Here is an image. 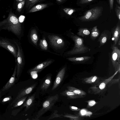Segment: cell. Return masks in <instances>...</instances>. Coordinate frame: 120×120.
<instances>
[{
  "instance_id": "6da1fadb",
  "label": "cell",
  "mask_w": 120,
  "mask_h": 120,
  "mask_svg": "<svg viewBox=\"0 0 120 120\" xmlns=\"http://www.w3.org/2000/svg\"><path fill=\"white\" fill-rule=\"evenodd\" d=\"M2 30H7L19 38L22 34V24L16 15L11 8L9 10L7 17L0 21V31Z\"/></svg>"
},
{
  "instance_id": "7a4b0ae2",
  "label": "cell",
  "mask_w": 120,
  "mask_h": 120,
  "mask_svg": "<svg viewBox=\"0 0 120 120\" xmlns=\"http://www.w3.org/2000/svg\"><path fill=\"white\" fill-rule=\"evenodd\" d=\"M71 37L74 41L75 45L73 49L67 52L68 54L72 55L82 54L89 51L90 49L84 44L82 38L74 34L71 35Z\"/></svg>"
},
{
  "instance_id": "3957f363",
  "label": "cell",
  "mask_w": 120,
  "mask_h": 120,
  "mask_svg": "<svg viewBox=\"0 0 120 120\" xmlns=\"http://www.w3.org/2000/svg\"><path fill=\"white\" fill-rule=\"evenodd\" d=\"M59 96L58 94L49 96L43 102L41 108L38 112L35 118L33 120H39V118L47 111L52 109L58 100Z\"/></svg>"
},
{
  "instance_id": "277c9868",
  "label": "cell",
  "mask_w": 120,
  "mask_h": 120,
  "mask_svg": "<svg viewBox=\"0 0 120 120\" xmlns=\"http://www.w3.org/2000/svg\"><path fill=\"white\" fill-rule=\"evenodd\" d=\"M103 10L102 7H95L86 11L83 16L79 18V19L82 22L95 20L102 15Z\"/></svg>"
},
{
  "instance_id": "5b68a950",
  "label": "cell",
  "mask_w": 120,
  "mask_h": 120,
  "mask_svg": "<svg viewBox=\"0 0 120 120\" xmlns=\"http://www.w3.org/2000/svg\"><path fill=\"white\" fill-rule=\"evenodd\" d=\"M16 45L18 52L16 58L17 68L16 75L19 78L22 72L25 64L24 56L21 45L20 42L18 40H13Z\"/></svg>"
},
{
  "instance_id": "8992f818",
  "label": "cell",
  "mask_w": 120,
  "mask_h": 120,
  "mask_svg": "<svg viewBox=\"0 0 120 120\" xmlns=\"http://www.w3.org/2000/svg\"><path fill=\"white\" fill-rule=\"evenodd\" d=\"M0 47L5 49L16 59L18 52L17 46L13 40L0 37Z\"/></svg>"
},
{
  "instance_id": "52a82bcc",
  "label": "cell",
  "mask_w": 120,
  "mask_h": 120,
  "mask_svg": "<svg viewBox=\"0 0 120 120\" xmlns=\"http://www.w3.org/2000/svg\"><path fill=\"white\" fill-rule=\"evenodd\" d=\"M112 51L111 60L115 71L120 70V50L114 44L111 46Z\"/></svg>"
},
{
  "instance_id": "ba28073f",
  "label": "cell",
  "mask_w": 120,
  "mask_h": 120,
  "mask_svg": "<svg viewBox=\"0 0 120 120\" xmlns=\"http://www.w3.org/2000/svg\"><path fill=\"white\" fill-rule=\"evenodd\" d=\"M48 37L50 43L55 48L60 49L64 46V42L61 37L54 35H49Z\"/></svg>"
},
{
  "instance_id": "9c48e42d",
  "label": "cell",
  "mask_w": 120,
  "mask_h": 120,
  "mask_svg": "<svg viewBox=\"0 0 120 120\" xmlns=\"http://www.w3.org/2000/svg\"><path fill=\"white\" fill-rule=\"evenodd\" d=\"M37 85L36 83L34 84L21 90L18 93L15 98L11 103V105H12L19 98L30 94L31 92Z\"/></svg>"
},
{
  "instance_id": "30bf717a",
  "label": "cell",
  "mask_w": 120,
  "mask_h": 120,
  "mask_svg": "<svg viewBox=\"0 0 120 120\" xmlns=\"http://www.w3.org/2000/svg\"><path fill=\"white\" fill-rule=\"evenodd\" d=\"M66 71V67H64L58 72L56 77L52 89V90L56 89L61 83L64 78Z\"/></svg>"
},
{
  "instance_id": "8fae6325",
  "label": "cell",
  "mask_w": 120,
  "mask_h": 120,
  "mask_svg": "<svg viewBox=\"0 0 120 120\" xmlns=\"http://www.w3.org/2000/svg\"><path fill=\"white\" fill-rule=\"evenodd\" d=\"M16 61V59H15V65L13 74L10 79L3 88L2 90V91H4L9 89L15 83L17 68Z\"/></svg>"
},
{
  "instance_id": "7c38bea8",
  "label": "cell",
  "mask_w": 120,
  "mask_h": 120,
  "mask_svg": "<svg viewBox=\"0 0 120 120\" xmlns=\"http://www.w3.org/2000/svg\"><path fill=\"white\" fill-rule=\"evenodd\" d=\"M111 32L108 30H105L101 33L98 40L99 43V47L105 44L111 38Z\"/></svg>"
},
{
  "instance_id": "4fadbf2b",
  "label": "cell",
  "mask_w": 120,
  "mask_h": 120,
  "mask_svg": "<svg viewBox=\"0 0 120 120\" xmlns=\"http://www.w3.org/2000/svg\"><path fill=\"white\" fill-rule=\"evenodd\" d=\"M113 40L114 42V45H116L119 39L120 35V26L118 24L112 30Z\"/></svg>"
},
{
  "instance_id": "5bb4252c",
  "label": "cell",
  "mask_w": 120,
  "mask_h": 120,
  "mask_svg": "<svg viewBox=\"0 0 120 120\" xmlns=\"http://www.w3.org/2000/svg\"><path fill=\"white\" fill-rule=\"evenodd\" d=\"M35 94L34 93L32 95L29 96L27 99L26 100L21 108L25 107V111L28 110L33 105L35 98Z\"/></svg>"
},
{
  "instance_id": "9a60e30c",
  "label": "cell",
  "mask_w": 120,
  "mask_h": 120,
  "mask_svg": "<svg viewBox=\"0 0 120 120\" xmlns=\"http://www.w3.org/2000/svg\"><path fill=\"white\" fill-rule=\"evenodd\" d=\"M52 60H49L44 61L38 64L33 68L30 70V71H41L50 64L52 62Z\"/></svg>"
},
{
  "instance_id": "2e32d148",
  "label": "cell",
  "mask_w": 120,
  "mask_h": 120,
  "mask_svg": "<svg viewBox=\"0 0 120 120\" xmlns=\"http://www.w3.org/2000/svg\"><path fill=\"white\" fill-rule=\"evenodd\" d=\"M60 95L66 97L71 99H75L82 98L81 96L76 94L68 90H66L60 93Z\"/></svg>"
},
{
  "instance_id": "e0dca14e",
  "label": "cell",
  "mask_w": 120,
  "mask_h": 120,
  "mask_svg": "<svg viewBox=\"0 0 120 120\" xmlns=\"http://www.w3.org/2000/svg\"><path fill=\"white\" fill-rule=\"evenodd\" d=\"M91 57L89 56H83L81 57H69L67 59L70 61L75 63H82L85 62L90 60Z\"/></svg>"
},
{
  "instance_id": "ac0fdd59",
  "label": "cell",
  "mask_w": 120,
  "mask_h": 120,
  "mask_svg": "<svg viewBox=\"0 0 120 120\" xmlns=\"http://www.w3.org/2000/svg\"><path fill=\"white\" fill-rule=\"evenodd\" d=\"M51 75L48 76L41 86V88L43 90H46L49 87L51 82Z\"/></svg>"
},
{
  "instance_id": "d6986e66",
  "label": "cell",
  "mask_w": 120,
  "mask_h": 120,
  "mask_svg": "<svg viewBox=\"0 0 120 120\" xmlns=\"http://www.w3.org/2000/svg\"><path fill=\"white\" fill-rule=\"evenodd\" d=\"M68 90L74 92L75 94L79 95L82 97L86 95V93L84 91L77 89L70 86L67 87Z\"/></svg>"
},
{
  "instance_id": "ffe728a7",
  "label": "cell",
  "mask_w": 120,
  "mask_h": 120,
  "mask_svg": "<svg viewBox=\"0 0 120 120\" xmlns=\"http://www.w3.org/2000/svg\"><path fill=\"white\" fill-rule=\"evenodd\" d=\"M47 6L46 4H40L34 6L29 11V13H32L42 10L45 8Z\"/></svg>"
},
{
  "instance_id": "44dd1931",
  "label": "cell",
  "mask_w": 120,
  "mask_h": 120,
  "mask_svg": "<svg viewBox=\"0 0 120 120\" xmlns=\"http://www.w3.org/2000/svg\"><path fill=\"white\" fill-rule=\"evenodd\" d=\"M30 36L32 42L35 45H37L38 39V37L36 29H33L31 30Z\"/></svg>"
},
{
  "instance_id": "7402d4cb",
  "label": "cell",
  "mask_w": 120,
  "mask_h": 120,
  "mask_svg": "<svg viewBox=\"0 0 120 120\" xmlns=\"http://www.w3.org/2000/svg\"><path fill=\"white\" fill-rule=\"evenodd\" d=\"M97 26H96L93 27L91 30L90 38L93 40H94L100 35V31L97 28Z\"/></svg>"
},
{
  "instance_id": "603a6c76",
  "label": "cell",
  "mask_w": 120,
  "mask_h": 120,
  "mask_svg": "<svg viewBox=\"0 0 120 120\" xmlns=\"http://www.w3.org/2000/svg\"><path fill=\"white\" fill-rule=\"evenodd\" d=\"M90 34V31L89 29L87 28H81L78 30L77 33L78 35L82 37H86L89 36Z\"/></svg>"
},
{
  "instance_id": "cb8c5ba5",
  "label": "cell",
  "mask_w": 120,
  "mask_h": 120,
  "mask_svg": "<svg viewBox=\"0 0 120 120\" xmlns=\"http://www.w3.org/2000/svg\"><path fill=\"white\" fill-rule=\"evenodd\" d=\"M40 0H25L26 8L27 10H30L35 4L39 2Z\"/></svg>"
},
{
  "instance_id": "d4e9b609",
  "label": "cell",
  "mask_w": 120,
  "mask_h": 120,
  "mask_svg": "<svg viewBox=\"0 0 120 120\" xmlns=\"http://www.w3.org/2000/svg\"><path fill=\"white\" fill-rule=\"evenodd\" d=\"M27 98V96H25L18 99L13 105V108L22 105L26 100Z\"/></svg>"
},
{
  "instance_id": "484cf974",
  "label": "cell",
  "mask_w": 120,
  "mask_h": 120,
  "mask_svg": "<svg viewBox=\"0 0 120 120\" xmlns=\"http://www.w3.org/2000/svg\"><path fill=\"white\" fill-rule=\"evenodd\" d=\"M39 45L42 49L45 50L47 49L48 44L45 37L40 40Z\"/></svg>"
},
{
  "instance_id": "4316f807",
  "label": "cell",
  "mask_w": 120,
  "mask_h": 120,
  "mask_svg": "<svg viewBox=\"0 0 120 120\" xmlns=\"http://www.w3.org/2000/svg\"><path fill=\"white\" fill-rule=\"evenodd\" d=\"M63 115L58 113V111L56 110H54L48 119V120L52 119L55 118H62Z\"/></svg>"
},
{
  "instance_id": "83f0119b",
  "label": "cell",
  "mask_w": 120,
  "mask_h": 120,
  "mask_svg": "<svg viewBox=\"0 0 120 120\" xmlns=\"http://www.w3.org/2000/svg\"><path fill=\"white\" fill-rule=\"evenodd\" d=\"M97 79V77L94 76L86 79H85V81L86 83H91L95 82Z\"/></svg>"
},
{
  "instance_id": "f1b7e54d",
  "label": "cell",
  "mask_w": 120,
  "mask_h": 120,
  "mask_svg": "<svg viewBox=\"0 0 120 120\" xmlns=\"http://www.w3.org/2000/svg\"><path fill=\"white\" fill-rule=\"evenodd\" d=\"M63 10L65 12L69 15H71L75 11L74 9L69 8H64Z\"/></svg>"
},
{
  "instance_id": "f546056e",
  "label": "cell",
  "mask_w": 120,
  "mask_h": 120,
  "mask_svg": "<svg viewBox=\"0 0 120 120\" xmlns=\"http://www.w3.org/2000/svg\"><path fill=\"white\" fill-rule=\"evenodd\" d=\"M116 14L119 21L120 20V6L116 4L115 10Z\"/></svg>"
},
{
  "instance_id": "4dcf8cb0",
  "label": "cell",
  "mask_w": 120,
  "mask_h": 120,
  "mask_svg": "<svg viewBox=\"0 0 120 120\" xmlns=\"http://www.w3.org/2000/svg\"><path fill=\"white\" fill-rule=\"evenodd\" d=\"M12 99L11 96L6 97L4 98L2 100V102L3 103L6 102L10 101Z\"/></svg>"
},
{
  "instance_id": "1f68e13d",
  "label": "cell",
  "mask_w": 120,
  "mask_h": 120,
  "mask_svg": "<svg viewBox=\"0 0 120 120\" xmlns=\"http://www.w3.org/2000/svg\"><path fill=\"white\" fill-rule=\"evenodd\" d=\"M114 1V0H109L110 12L111 10H113V9Z\"/></svg>"
},
{
  "instance_id": "d6a6232c",
  "label": "cell",
  "mask_w": 120,
  "mask_h": 120,
  "mask_svg": "<svg viewBox=\"0 0 120 120\" xmlns=\"http://www.w3.org/2000/svg\"><path fill=\"white\" fill-rule=\"evenodd\" d=\"M93 0H80L79 3L81 4H84L89 3Z\"/></svg>"
},
{
  "instance_id": "836d02e7",
  "label": "cell",
  "mask_w": 120,
  "mask_h": 120,
  "mask_svg": "<svg viewBox=\"0 0 120 120\" xmlns=\"http://www.w3.org/2000/svg\"><path fill=\"white\" fill-rule=\"evenodd\" d=\"M96 103V102L94 100H92L88 101V105L90 107L94 106Z\"/></svg>"
},
{
  "instance_id": "e575fe53",
  "label": "cell",
  "mask_w": 120,
  "mask_h": 120,
  "mask_svg": "<svg viewBox=\"0 0 120 120\" xmlns=\"http://www.w3.org/2000/svg\"><path fill=\"white\" fill-rule=\"evenodd\" d=\"M105 82H102L100 84L99 86V88L101 90H103L105 88Z\"/></svg>"
},
{
  "instance_id": "d590c367",
  "label": "cell",
  "mask_w": 120,
  "mask_h": 120,
  "mask_svg": "<svg viewBox=\"0 0 120 120\" xmlns=\"http://www.w3.org/2000/svg\"><path fill=\"white\" fill-rule=\"evenodd\" d=\"M69 108L71 110L73 111H79L80 110L79 108L74 106H70Z\"/></svg>"
},
{
  "instance_id": "8d00e7d4",
  "label": "cell",
  "mask_w": 120,
  "mask_h": 120,
  "mask_svg": "<svg viewBox=\"0 0 120 120\" xmlns=\"http://www.w3.org/2000/svg\"><path fill=\"white\" fill-rule=\"evenodd\" d=\"M80 112L81 114L82 115L86 114V111L84 109L82 110Z\"/></svg>"
},
{
  "instance_id": "74e56055",
  "label": "cell",
  "mask_w": 120,
  "mask_h": 120,
  "mask_svg": "<svg viewBox=\"0 0 120 120\" xmlns=\"http://www.w3.org/2000/svg\"><path fill=\"white\" fill-rule=\"evenodd\" d=\"M44 0H40L39 2ZM66 0H56L59 3H62L64 2Z\"/></svg>"
},
{
  "instance_id": "f35d334b",
  "label": "cell",
  "mask_w": 120,
  "mask_h": 120,
  "mask_svg": "<svg viewBox=\"0 0 120 120\" xmlns=\"http://www.w3.org/2000/svg\"><path fill=\"white\" fill-rule=\"evenodd\" d=\"M117 2L119 5L120 4V0H116Z\"/></svg>"
},
{
  "instance_id": "ab89813d",
  "label": "cell",
  "mask_w": 120,
  "mask_h": 120,
  "mask_svg": "<svg viewBox=\"0 0 120 120\" xmlns=\"http://www.w3.org/2000/svg\"><path fill=\"white\" fill-rule=\"evenodd\" d=\"M118 45H119L120 46V39H119L118 41Z\"/></svg>"
},
{
  "instance_id": "60d3db41",
  "label": "cell",
  "mask_w": 120,
  "mask_h": 120,
  "mask_svg": "<svg viewBox=\"0 0 120 120\" xmlns=\"http://www.w3.org/2000/svg\"><path fill=\"white\" fill-rule=\"evenodd\" d=\"M1 0H0V1Z\"/></svg>"
},
{
  "instance_id": "b9f144b4",
  "label": "cell",
  "mask_w": 120,
  "mask_h": 120,
  "mask_svg": "<svg viewBox=\"0 0 120 120\" xmlns=\"http://www.w3.org/2000/svg\"></svg>"
}]
</instances>
